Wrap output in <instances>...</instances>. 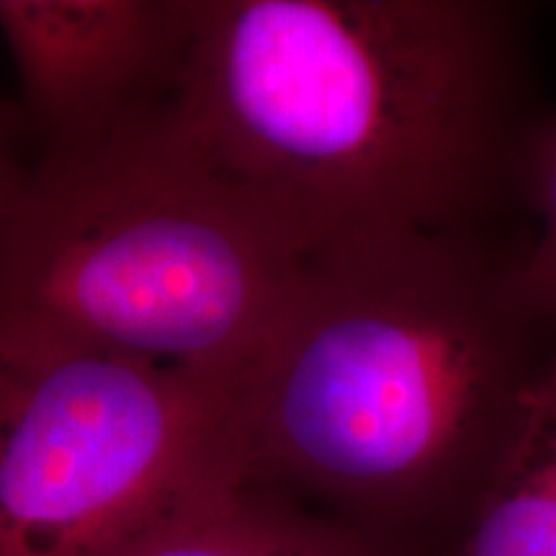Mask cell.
<instances>
[{
	"label": "cell",
	"mask_w": 556,
	"mask_h": 556,
	"mask_svg": "<svg viewBox=\"0 0 556 556\" xmlns=\"http://www.w3.org/2000/svg\"><path fill=\"white\" fill-rule=\"evenodd\" d=\"M505 0H191L170 127L304 255L505 229L546 122Z\"/></svg>",
	"instance_id": "1"
},
{
	"label": "cell",
	"mask_w": 556,
	"mask_h": 556,
	"mask_svg": "<svg viewBox=\"0 0 556 556\" xmlns=\"http://www.w3.org/2000/svg\"><path fill=\"white\" fill-rule=\"evenodd\" d=\"M505 229L361 235L304 258L229 389L245 479L426 556L556 371V309Z\"/></svg>",
	"instance_id": "2"
},
{
	"label": "cell",
	"mask_w": 556,
	"mask_h": 556,
	"mask_svg": "<svg viewBox=\"0 0 556 556\" xmlns=\"http://www.w3.org/2000/svg\"><path fill=\"white\" fill-rule=\"evenodd\" d=\"M165 106L34 160L0 229V358L114 356L229 392L261 351L307 255Z\"/></svg>",
	"instance_id": "3"
},
{
	"label": "cell",
	"mask_w": 556,
	"mask_h": 556,
	"mask_svg": "<svg viewBox=\"0 0 556 556\" xmlns=\"http://www.w3.org/2000/svg\"><path fill=\"white\" fill-rule=\"evenodd\" d=\"M232 477L225 389L114 356L0 358V556H114Z\"/></svg>",
	"instance_id": "4"
},
{
	"label": "cell",
	"mask_w": 556,
	"mask_h": 556,
	"mask_svg": "<svg viewBox=\"0 0 556 556\" xmlns=\"http://www.w3.org/2000/svg\"><path fill=\"white\" fill-rule=\"evenodd\" d=\"M0 37L41 148H78L173 99L191 0H0Z\"/></svg>",
	"instance_id": "5"
},
{
	"label": "cell",
	"mask_w": 556,
	"mask_h": 556,
	"mask_svg": "<svg viewBox=\"0 0 556 556\" xmlns=\"http://www.w3.org/2000/svg\"><path fill=\"white\" fill-rule=\"evenodd\" d=\"M114 556H394L245 477L173 507Z\"/></svg>",
	"instance_id": "6"
},
{
	"label": "cell",
	"mask_w": 556,
	"mask_h": 556,
	"mask_svg": "<svg viewBox=\"0 0 556 556\" xmlns=\"http://www.w3.org/2000/svg\"><path fill=\"white\" fill-rule=\"evenodd\" d=\"M426 556H556V371L495 475Z\"/></svg>",
	"instance_id": "7"
},
{
	"label": "cell",
	"mask_w": 556,
	"mask_h": 556,
	"mask_svg": "<svg viewBox=\"0 0 556 556\" xmlns=\"http://www.w3.org/2000/svg\"><path fill=\"white\" fill-rule=\"evenodd\" d=\"M526 212L536 217L528 245V281L556 309V114H548L533 139L526 165Z\"/></svg>",
	"instance_id": "8"
},
{
	"label": "cell",
	"mask_w": 556,
	"mask_h": 556,
	"mask_svg": "<svg viewBox=\"0 0 556 556\" xmlns=\"http://www.w3.org/2000/svg\"><path fill=\"white\" fill-rule=\"evenodd\" d=\"M16 124L18 116L0 106V229H3L5 217H9L13 201H16L31 168L18 155Z\"/></svg>",
	"instance_id": "9"
}]
</instances>
